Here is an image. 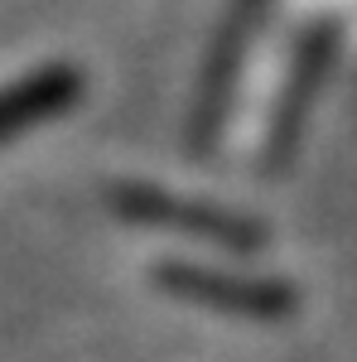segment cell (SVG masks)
<instances>
[{
  "label": "cell",
  "mask_w": 357,
  "mask_h": 362,
  "mask_svg": "<svg viewBox=\"0 0 357 362\" xmlns=\"http://www.w3.org/2000/svg\"><path fill=\"white\" fill-rule=\"evenodd\" d=\"M116 208H126L140 223H165V227H189L198 237H213V242H237V247H256V227L242 218H227L213 208H189V203H174L169 194L155 189H116Z\"/></svg>",
  "instance_id": "cell-1"
},
{
  "label": "cell",
  "mask_w": 357,
  "mask_h": 362,
  "mask_svg": "<svg viewBox=\"0 0 357 362\" xmlns=\"http://www.w3.org/2000/svg\"><path fill=\"white\" fill-rule=\"evenodd\" d=\"M169 285L179 290V295H189V300H213V305H237L247 309V314H280V309L290 305V295L285 290H275V285H251V280H213L208 271H169Z\"/></svg>",
  "instance_id": "cell-2"
}]
</instances>
